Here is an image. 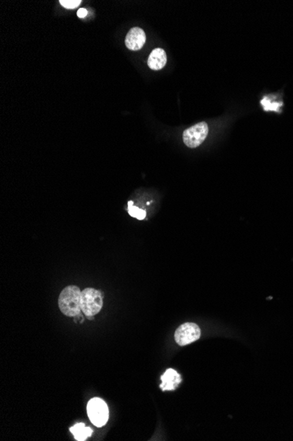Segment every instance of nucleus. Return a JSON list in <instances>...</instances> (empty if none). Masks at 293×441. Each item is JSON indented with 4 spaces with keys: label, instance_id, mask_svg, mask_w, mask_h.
I'll return each instance as SVG.
<instances>
[{
    "label": "nucleus",
    "instance_id": "f257e3e1",
    "mask_svg": "<svg viewBox=\"0 0 293 441\" xmlns=\"http://www.w3.org/2000/svg\"><path fill=\"white\" fill-rule=\"evenodd\" d=\"M81 298L82 291H80L78 287L76 286L65 287L61 291L58 299V306L61 313L69 317H76L79 315L82 312Z\"/></svg>",
    "mask_w": 293,
    "mask_h": 441
},
{
    "label": "nucleus",
    "instance_id": "f03ea898",
    "mask_svg": "<svg viewBox=\"0 0 293 441\" xmlns=\"http://www.w3.org/2000/svg\"><path fill=\"white\" fill-rule=\"evenodd\" d=\"M104 302L102 291L93 288H86L82 291L81 310L87 317L94 316L100 312Z\"/></svg>",
    "mask_w": 293,
    "mask_h": 441
},
{
    "label": "nucleus",
    "instance_id": "7ed1b4c3",
    "mask_svg": "<svg viewBox=\"0 0 293 441\" xmlns=\"http://www.w3.org/2000/svg\"><path fill=\"white\" fill-rule=\"evenodd\" d=\"M89 419L97 427L104 426L109 418V410L105 401L100 398H93L88 402Z\"/></svg>",
    "mask_w": 293,
    "mask_h": 441
},
{
    "label": "nucleus",
    "instance_id": "20e7f679",
    "mask_svg": "<svg viewBox=\"0 0 293 441\" xmlns=\"http://www.w3.org/2000/svg\"><path fill=\"white\" fill-rule=\"evenodd\" d=\"M208 125L205 122H201L186 129L183 133V140L185 146L189 148H196L205 141L208 134Z\"/></svg>",
    "mask_w": 293,
    "mask_h": 441
},
{
    "label": "nucleus",
    "instance_id": "39448f33",
    "mask_svg": "<svg viewBox=\"0 0 293 441\" xmlns=\"http://www.w3.org/2000/svg\"><path fill=\"white\" fill-rule=\"evenodd\" d=\"M201 331L199 327L193 322H186L180 325L175 332V340L180 346L192 344L199 339Z\"/></svg>",
    "mask_w": 293,
    "mask_h": 441
},
{
    "label": "nucleus",
    "instance_id": "423d86ee",
    "mask_svg": "<svg viewBox=\"0 0 293 441\" xmlns=\"http://www.w3.org/2000/svg\"><path fill=\"white\" fill-rule=\"evenodd\" d=\"M146 43V35L145 32L140 27H133L127 33L125 40V44L127 49L136 51L140 50Z\"/></svg>",
    "mask_w": 293,
    "mask_h": 441
},
{
    "label": "nucleus",
    "instance_id": "0eeeda50",
    "mask_svg": "<svg viewBox=\"0 0 293 441\" xmlns=\"http://www.w3.org/2000/svg\"><path fill=\"white\" fill-rule=\"evenodd\" d=\"M162 383L160 385V388L162 391H171L175 390L178 387V385L182 381L181 375L176 371L170 368L165 371V373L161 377Z\"/></svg>",
    "mask_w": 293,
    "mask_h": 441
},
{
    "label": "nucleus",
    "instance_id": "6e6552de",
    "mask_svg": "<svg viewBox=\"0 0 293 441\" xmlns=\"http://www.w3.org/2000/svg\"><path fill=\"white\" fill-rule=\"evenodd\" d=\"M167 56L165 51L161 48H156L149 55L148 66L154 71H159L165 66Z\"/></svg>",
    "mask_w": 293,
    "mask_h": 441
},
{
    "label": "nucleus",
    "instance_id": "1a4fd4ad",
    "mask_svg": "<svg viewBox=\"0 0 293 441\" xmlns=\"http://www.w3.org/2000/svg\"><path fill=\"white\" fill-rule=\"evenodd\" d=\"M70 431L74 435L75 439L78 441H84L92 434V428L86 427L83 423L75 424L70 428Z\"/></svg>",
    "mask_w": 293,
    "mask_h": 441
},
{
    "label": "nucleus",
    "instance_id": "9d476101",
    "mask_svg": "<svg viewBox=\"0 0 293 441\" xmlns=\"http://www.w3.org/2000/svg\"><path fill=\"white\" fill-rule=\"evenodd\" d=\"M127 211H128V213H129L130 216L134 217V218H136L139 220H144L145 218H146V215H147L146 211L142 210V209H140V208L136 207V206H134V202L133 201L128 202Z\"/></svg>",
    "mask_w": 293,
    "mask_h": 441
},
{
    "label": "nucleus",
    "instance_id": "9b49d317",
    "mask_svg": "<svg viewBox=\"0 0 293 441\" xmlns=\"http://www.w3.org/2000/svg\"><path fill=\"white\" fill-rule=\"evenodd\" d=\"M262 105L263 106V110L266 111H276L278 112L280 110L281 107L283 106L282 102H276V101H272L271 98L264 97L262 100Z\"/></svg>",
    "mask_w": 293,
    "mask_h": 441
},
{
    "label": "nucleus",
    "instance_id": "f8f14e48",
    "mask_svg": "<svg viewBox=\"0 0 293 441\" xmlns=\"http://www.w3.org/2000/svg\"><path fill=\"white\" fill-rule=\"evenodd\" d=\"M60 4L66 9H75L81 4V0H60Z\"/></svg>",
    "mask_w": 293,
    "mask_h": 441
},
{
    "label": "nucleus",
    "instance_id": "ddd939ff",
    "mask_svg": "<svg viewBox=\"0 0 293 441\" xmlns=\"http://www.w3.org/2000/svg\"><path fill=\"white\" fill-rule=\"evenodd\" d=\"M87 10L83 9V8H81V9H79L78 11V16L79 18H84L87 15Z\"/></svg>",
    "mask_w": 293,
    "mask_h": 441
}]
</instances>
